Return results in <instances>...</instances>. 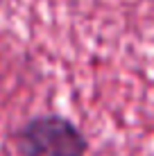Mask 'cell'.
I'll return each mask as SVG.
<instances>
[{
    "mask_svg": "<svg viewBox=\"0 0 154 156\" xmlns=\"http://www.w3.org/2000/svg\"><path fill=\"white\" fill-rule=\"evenodd\" d=\"M18 156H86L88 138L77 122L61 113H39L12 133Z\"/></svg>",
    "mask_w": 154,
    "mask_h": 156,
    "instance_id": "cell-1",
    "label": "cell"
}]
</instances>
